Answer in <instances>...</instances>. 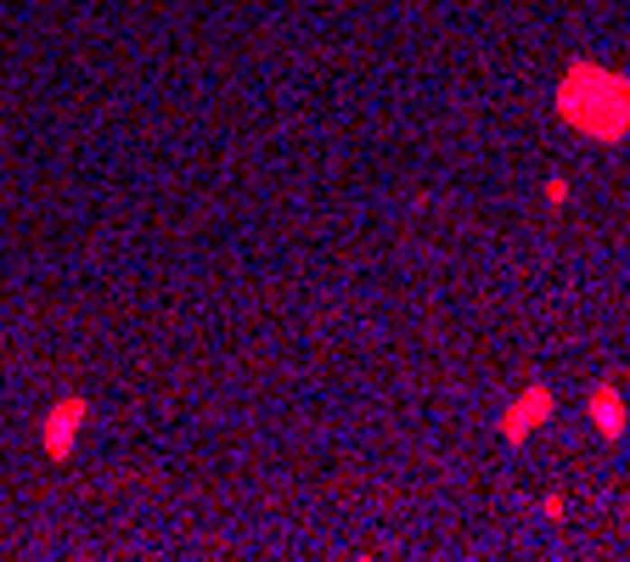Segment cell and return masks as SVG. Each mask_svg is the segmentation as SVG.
I'll list each match as a JSON object with an SVG mask.
<instances>
[{"label": "cell", "instance_id": "cell-5", "mask_svg": "<svg viewBox=\"0 0 630 562\" xmlns=\"http://www.w3.org/2000/svg\"><path fill=\"white\" fill-rule=\"evenodd\" d=\"M546 202H569V181H563V174H551V181H546Z\"/></svg>", "mask_w": 630, "mask_h": 562}, {"label": "cell", "instance_id": "cell-3", "mask_svg": "<svg viewBox=\"0 0 630 562\" xmlns=\"http://www.w3.org/2000/svg\"><path fill=\"white\" fill-rule=\"evenodd\" d=\"M80 422H85V399L80 394H68V399L52 405V417H45V455H52V462H68Z\"/></svg>", "mask_w": 630, "mask_h": 562}, {"label": "cell", "instance_id": "cell-2", "mask_svg": "<svg viewBox=\"0 0 630 562\" xmlns=\"http://www.w3.org/2000/svg\"><path fill=\"white\" fill-rule=\"evenodd\" d=\"M546 417H551V389H546V382H535V389H523V394L507 405V411H501V439H507V445H523Z\"/></svg>", "mask_w": 630, "mask_h": 562}, {"label": "cell", "instance_id": "cell-1", "mask_svg": "<svg viewBox=\"0 0 630 562\" xmlns=\"http://www.w3.org/2000/svg\"><path fill=\"white\" fill-rule=\"evenodd\" d=\"M551 113H558L574 136H586L597 146H619L630 136V73L574 57L558 80V96H551Z\"/></svg>", "mask_w": 630, "mask_h": 562}, {"label": "cell", "instance_id": "cell-4", "mask_svg": "<svg viewBox=\"0 0 630 562\" xmlns=\"http://www.w3.org/2000/svg\"><path fill=\"white\" fill-rule=\"evenodd\" d=\"M591 422H597L602 439H619V433H625V399H619L614 382H597V389H591Z\"/></svg>", "mask_w": 630, "mask_h": 562}]
</instances>
